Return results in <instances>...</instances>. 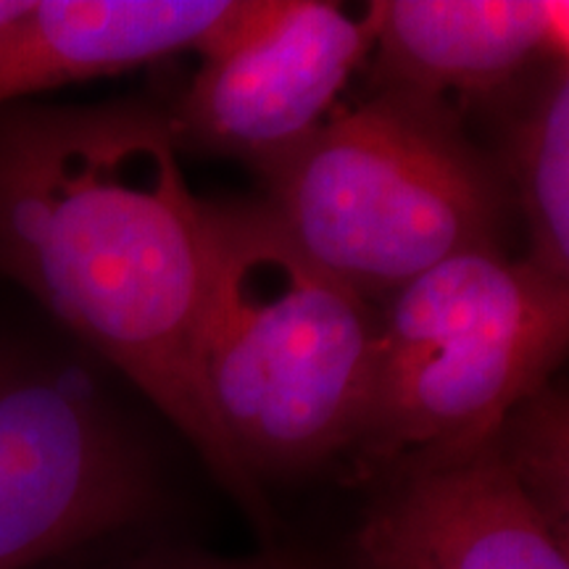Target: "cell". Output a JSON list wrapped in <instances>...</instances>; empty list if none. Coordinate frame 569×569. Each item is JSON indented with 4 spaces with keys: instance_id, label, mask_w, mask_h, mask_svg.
<instances>
[{
    "instance_id": "cell-13",
    "label": "cell",
    "mask_w": 569,
    "mask_h": 569,
    "mask_svg": "<svg viewBox=\"0 0 569 569\" xmlns=\"http://www.w3.org/2000/svg\"><path fill=\"white\" fill-rule=\"evenodd\" d=\"M27 3H11V0H0V27L9 24V21L17 17V13L24 11Z\"/></svg>"
},
{
    "instance_id": "cell-10",
    "label": "cell",
    "mask_w": 569,
    "mask_h": 569,
    "mask_svg": "<svg viewBox=\"0 0 569 569\" xmlns=\"http://www.w3.org/2000/svg\"><path fill=\"white\" fill-rule=\"evenodd\" d=\"M493 113L496 163L528 227L525 261L569 284V67L546 63L480 106Z\"/></svg>"
},
{
    "instance_id": "cell-8",
    "label": "cell",
    "mask_w": 569,
    "mask_h": 569,
    "mask_svg": "<svg viewBox=\"0 0 569 569\" xmlns=\"http://www.w3.org/2000/svg\"><path fill=\"white\" fill-rule=\"evenodd\" d=\"M375 82L480 109L553 61H567L565 0H380Z\"/></svg>"
},
{
    "instance_id": "cell-1",
    "label": "cell",
    "mask_w": 569,
    "mask_h": 569,
    "mask_svg": "<svg viewBox=\"0 0 569 569\" xmlns=\"http://www.w3.org/2000/svg\"><path fill=\"white\" fill-rule=\"evenodd\" d=\"M177 148L151 103L0 111V274L117 367L256 507L198 380L209 227Z\"/></svg>"
},
{
    "instance_id": "cell-4",
    "label": "cell",
    "mask_w": 569,
    "mask_h": 569,
    "mask_svg": "<svg viewBox=\"0 0 569 569\" xmlns=\"http://www.w3.org/2000/svg\"><path fill=\"white\" fill-rule=\"evenodd\" d=\"M377 309L372 398L351 453L365 478L490 438L567 353L569 284L503 251L453 256Z\"/></svg>"
},
{
    "instance_id": "cell-7",
    "label": "cell",
    "mask_w": 569,
    "mask_h": 569,
    "mask_svg": "<svg viewBox=\"0 0 569 569\" xmlns=\"http://www.w3.org/2000/svg\"><path fill=\"white\" fill-rule=\"evenodd\" d=\"M380 478L356 532L359 569H569L567 532L538 509L493 436Z\"/></svg>"
},
{
    "instance_id": "cell-9",
    "label": "cell",
    "mask_w": 569,
    "mask_h": 569,
    "mask_svg": "<svg viewBox=\"0 0 569 569\" xmlns=\"http://www.w3.org/2000/svg\"><path fill=\"white\" fill-rule=\"evenodd\" d=\"M227 0H42L0 27V111L198 48Z\"/></svg>"
},
{
    "instance_id": "cell-6",
    "label": "cell",
    "mask_w": 569,
    "mask_h": 569,
    "mask_svg": "<svg viewBox=\"0 0 569 569\" xmlns=\"http://www.w3.org/2000/svg\"><path fill=\"white\" fill-rule=\"evenodd\" d=\"M375 46V17L322 0H234L198 42L201 69L167 113L177 146L264 174L338 106Z\"/></svg>"
},
{
    "instance_id": "cell-3",
    "label": "cell",
    "mask_w": 569,
    "mask_h": 569,
    "mask_svg": "<svg viewBox=\"0 0 569 569\" xmlns=\"http://www.w3.org/2000/svg\"><path fill=\"white\" fill-rule=\"evenodd\" d=\"M261 177L296 246L372 303L453 256L503 251L496 163L457 109L415 90L338 103Z\"/></svg>"
},
{
    "instance_id": "cell-2",
    "label": "cell",
    "mask_w": 569,
    "mask_h": 569,
    "mask_svg": "<svg viewBox=\"0 0 569 569\" xmlns=\"http://www.w3.org/2000/svg\"><path fill=\"white\" fill-rule=\"evenodd\" d=\"M196 367L248 486L351 459L372 398L380 309L306 256L267 203L206 201Z\"/></svg>"
},
{
    "instance_id": "cell-12",
    "label": "cell",
    "mask_w": 569,
    "mask_h": 569,
    "mask_svg": "<svg viewBox=\"0 0 569 569\" xmlns=\"http://www.w3.org/2000/svg\"><path fill=\"white\" fill-rule=\"evenodd\" d=\"M127 569H315L298 559L253 557V559H217V557H156Z\"/></svg>"
},
{
    "instance_id": "cell-5",
    "label": "cell",
    "mask_w": 569,
    "mask_h": 569,
    "mask_svg": "<svg viewBox=\"0 0 569 569\" xmlns=\"http://www.w3.org/2000/svg\"><path fill=\"white\" fill-rule=\"evenodd\" d=\"M148 457L77 367L0 356V569H34L138 522Z\"/></svg>"
},
{
    "instance_id": "cell-11",
    "label": "cell",
    "mask_w": 569,
    "mask_h": 569,
    "mask_svg": "<svg viewBox=\"0 0 569 569\" xmlns=\"http://www.w3.org/2000/svg\"><path fill=\"white\" fill-rule=\"evenodd\" d=\"M507 465L515 469L553 528H569V411L567 393L549 382L517 403L493 432Z\"/></svg>"
}]
</instances>
